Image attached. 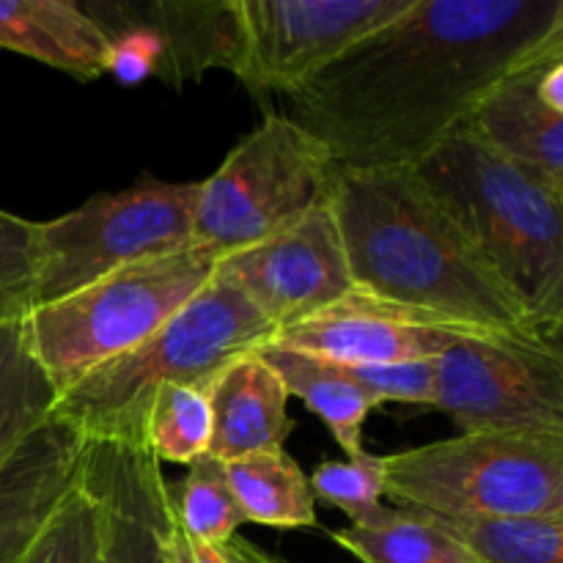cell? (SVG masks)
Here are the masks:
<instances>
[{"label": "cell", "mask_w": 563, "mask_h": 563, "mask_svg": "<svg viewBox=\"0 0 563 563\" xmlns=\"http://www.w3.org/2000/svg\"><path fill=\"white\" fill-rule=\"evenodd\" d=\"M563 53V0H412L286 97L333 168L412 170L504 77Z\"/></svg>", "instance_id": "cell-1"}, {"label": "cell", "mask_w": 563, "mask_h": 563, "mask_svg": "<svg viewBox=\"0 0 563 563\" xmlns=\"http://www.w3.org/2000/svg\"><path fill=\"white\" fill-rule=\"evenodd\" d=\"M328 203L357 291L504 339L550 344L416 170L333 168Z\"/></svg>", "instance_id": "cell-2"}, {"label": "cell", "mask_w": 563, "mask_h": 563, "mask_svg": "<svg viewBox=\"0 0 563 563\" xmlns=\"http://www.w3.org/2000/svg\"><path fill=\"white\" fill-rule=\"evenodd\" d=\"M412 170L515 295L539 335L561 344L563 198L500 159L465 124Z\"/></svg>", "instance_id": "cell-3"}, {"label": "cell", "mask_w": 563, "mask_h": 563, "mask_svg": "<svg viewBox=\"0 0 563 563\" xmlns=\"http://www.w3.org/2000/svg\"><path fill=\"white\" fill-rule=\"evenodd\" d=\"M273 335V324L214 269V278L157 333L60 390L53 418L82 443L143 445V423L157 390H207L231 361L256 352Z\"/></svg>", "instance_id": "cell-4"}, {"label": "cell", "mask_w": 563, "mask_h": 563, "mask_svg": "<svg viewBox=\"0 0 563 563\" xmlns=\"http://www.w3.org/2000/svg\"><path fill=\"white\" fill-rule=\"evenodd\" d=\"M220 256L207 245L113 269L25 317L31 352L58 390L157 333L209 280Z\"/></svg>", "instance_id": "cell-5"}, {"label": "cell", "mask_w": 563, "mask_h": 563, "mask_svg": "<svg viewBox=\"0 0 563 563\" xmlns=\"http://www.w3.org/2000/svg\"><path fill=\"white\" fill-rule=\"evenodd\" d=\"M385 495L438 517L563 515V438L460 434L388 454Z\"/></svg>", "instance_id": "cell-6"}, {"label": "cell", "mask_w": 563, "mask_h": 563, "mask_svg": "<svg viewBox=\"0 0 563 563\" xmlns=\"http://www.w3.org/2000/svg\"><path fill=\"white\" fill-rule=\"evenodd\" d=\"M198 181L143 174L119 192H99L71 212L36 223L33 308L47 306L113 269L196 245Z\"/></svg>", "instance_id": "cell-7"}, {"label": "cell", "mask_w": 563, "mask_h": 563, "mask_svg": "<svg viewBox=\"0 0 563 563\" xmlns=\"http://www.w3.org/2000/svg\"><path fill=\"white\" fill-rule=\"evenodd\" d=\"M333 163L286 113H267L198 181L192 240L220 258L256 245L328 201Z\"/></svg>", "instance_id": "cell-8"}, {"label": "cell", "mask_w": 563, "mask_h": 563, "mask_svg": "<svg viewBox=\"0 0 563 563\" xmlns=\"http://www.w3.org/2000/svg\"><path fill=\"white\" fill-rule=\"evenodd\" d=\"M434 407L462 434L563 438L561 346L520 339H460L438 355Z\"/></svg>", "instance_id": "cell-9"}, {"label": "cell", "mask_w": 563, "mask_h": 563, "mask_svg": "<svg viewBox=\"0 0 563 563\" xmlns=\"http://www.w3.org/2000/svg\"><path fill=\"white\" fill-rule=\"evenodd\" d=\"M412 0H231V75L253 93L289 97Z\"/></svg>", "instance_id": "cell-10"}, {"label": "cell", "mask_w": 563, "mask_h": 563, "mask_svg": "<svg viewBox=\"0 0 563 563\" xmlns=\"http://www.w3.org/2000/svg\"><path fill=\"white\" fill-rule=\"evenodd\" d=\"M218 275L247 297L275 333L355 291L328 201L256 245L220 258Z\"/></svg>", "instance_id": "cell-11"}, {"label": "cell", "mask_w": 563, "mask_h": 563, "mask_svg": "<svg viewBox=\"0 0 563 563\" xmlns=\"http://www.w3.org/2000/svg\"><path fill=\"white\" fill-rule=\"evenodd\" d=\"M80 5L113 38L115 60L135 55L143 75L185 86L234 66L231 0H80Z\"/></svg>", "instance_id": "cell-12"}, {"label": "cell", "mask_w": 563, "mask_h": 563, "mask_svg": "<svg viewBox=\"0 0 563 563\" xmlns=\"http://www.w3.org/2000/svg\"><path fill=\"white\" fill-rule=\"evenodd\" d=\"M460 339H504V335L465 328L460 322L412 311L355 289L324 311L278 330L267 344L324 357L341 366H377V363L432 361Z\"/></svg>", "instance_id": "cell-13"}, {"label": "cell", "mask_w": 563, "mask_h": 563, "mask_svg": "<svg viewBox=\"0 0 563 563\" xmlns=\"http://www.w3.org/2000/svg\"><path fill=\"white\" fill-rule=\"evenodd\" d=\"M80 484L97 511L102 563H168L170 482L146 445L86 443Z\"/></svg>", "instance_id": "cell-14"}, {"label": "cell", "mask_w": 563, "mask_h": 563, "mask_svg": "<svg viewBox=\"0 0 563 563\" xmlns=\"http://www.w3.org/2000/svg\"><path fill=\"white\" fill-rule=\"evenodd\" d=\"M559 55L563 53L504 77L478 102L465 126L500 159L563 198V113H555L539 97V75Z\"/></svg>", "instance_id": "cell-15"}, {"label": "cell", "mask_w": 563, "mask_h": 563, "mask_svg": "<svg viewBox=\"0 0 563 563\" xmlns=\"http://www.w3.org/2000/svg\"><path fill=\"white\" fill-rule=\"evenodd\" d=\"M82 440L47 421L0 462V563H16L77 484Z\"/></svg>", "instance_id": "cell-16"}, {"label": "cell", "mask_w": 563, "mask_h": 563, "mask_svg": "<svg viewBox=\"0 0 563 563\" xmlns=\"http://www.w3.org/2000/svg\"><path fill=\"white\" fill-rule=\"evenodd\" d=\"M209 449L223 465L262 451H278L289 440V390L258 352L231 361L207 388Z\"/></svg>", "instance_id": "cell-17"}, {"label": "cell", "mask_w": 563, "mask_h": 563, "mask_svg": "<svg viewBox=\"0 0 563 563\" xmlns=\"http://www.w3.org/2000/svg\"><path fill=\"white\" fill-rule=\"evenodd\" d=\"M0 49L75 80L115 71V44L77 0H0Z\"/></svg>", "instance_id": "cell-18"}, {"label": "cell", "mask_w": 563, "mask_h": 563, "mask_svg": "<svg viewBox=\"0 0 563 563\" xmlns=\"http://www.w3.org/2000/svg\"><path fill=\"white\" fill-rule=\"evenodd\" d=\"M256 352L284 379L289 396H297L330 429L344 456H357L366 451L363 427L374 407H379V399L352 377L350 368L275 344L258 346Z\"/></svg>", "instance_id": "cell-19"}, {"label": "cell", "mask_w": 563, "mask_h": 563, "mask_svg": "<svg viewBox=\"0 0 563 563\" xmlns=\"http://www.w3.org/2000/svg\"><path fill=\"white\" fill-rule=\"evenodd\" d=\"M225 478L245 522L280 531L317 528V498L311 484L286 449L229 462Z\"/></svg>", "instance_id": "cell-20"}, {"label": "cell", "mask_w": 563, "mask_h": 563, "mask_svg": "<svg viewBox=\"0 0 563 563\" xmlns=\"http://www.w3.org/2000/svg\"><path fill=\"white\" fill-rule=\"evenodd\" d=\"M58 385L31 352L25 319L0 324V462L53 421Z\"/></svg>", "instance_id": "cell-21"}, {"label": "cell", "mask_w": 563, "mask_h": 563, "mask_svg": "<svg viewBox=\"0 0 563 563\" xmlns=\"http://www.w3.org/2000/svg\"><path fill=\"white\" fill-rule=\"evenodd\" d=\"M427 517L471 563H563V515Z\"/></svg>", "instance_id": "cell-22"}, {"label": "cell", "mask_w": 563, "mask_h": 563, "mask_svg": "<svg viewBox=\"0 0 563 563\" xmlns=\"http://www.w3.org/2000/svg\"><path fill=\"white\" fill-rule=\"evenodd\" d=\"M330 537L361 563H471L454 539L410 509L383 506L366 522L339 528Z\"/></svg>", "instance_id": "cell-23"}, {"label": "cell", "mask_w": 563, "mask_h": 563, "mask_svg": "<svg viewBox=\"0 0 563 563\" xmlns=\"http://www.w3.org/2000/svg\"><path fill=\"white\" fill-rule=\"evenodd\" d=\"M170 500L176 526L192 542L220 548L236 537L240 526H245L240 504L225 478V465L209 454L187 465V476L179 487L170 484Z\"/></svg>", "instance_id": "cell-24"}, {"label": "cell", "mask_w": 563, "mask_h": 563, "mask_svg": "<svg viewBox=\"0 0 563 563\" xmlns=\"http://www.w3.org/2000/svg\"><path fill=\"white\" fill-rule=\"evenodd\" d=\"M143 445L157 462L190 465L209 449L207 390L192 385H165L148 405Z\"/></svg>", "instance_id": "cell-25"}, {"label": "cell", "mask_w": 563, "mask_h": 563, "mask_svg": "<svg viewBox=\"0 0 563 563\" xmlns=\"http://www.w3.org/2000/svg\"><path fill=\"white\" fill-rule=\"evenodd\" d=\"M16 563H102L97 511L82 489L80 473L75 487L55 506L38 537Z\"/></svg>", "instance_id": "cell-26"}, {"label": "cell", "mask_w": 563, "mask_h": 563, "mask_svg": "<svg viewBox=\"0 0 563 563\" xmlns=\"http://www.w3.org/2000/svg\"><path fill=\"white\" fill-rule=\"evenodd\" d=\"M313 498L350 517V526L366 522L383 509L385 456L363 454L344 456L339 462H322L308 476Z\"/></svg>", "instance_id": "cell-27"}, {"label": "cell", "mask_w": 563, "mask_h": 563, "mask_svg": "<svg viewBox=\"0 0 563 563\" xmlns=\"http://www.w3.org/2000/svg\"><path fill=\"white\" fill-rule=\"evenodd\" d=\"M36 284V220L0 209V324L33 311Z\"/></svg>", "instance_id": "cell-28"}, {"label": "cell", "mask_w": 563, "mask_h": 563, "mask_svg": "<svg viewBox=\"0 0 563 563\" xmlns=\"http://www.w3.org/2000/svg\"><path fill=\"white\" fill-rule=\"evenodd\" d=\"M352 377L383 401L434 407L438 390V357L432 361L377 363V366H346Z\"/></svg>", "instance_id": "cell-29"}, {"label": "cell", "mask_w": 563, "mask_h": 563, "mask_svg": "<svg viewBox=\"0 0 563 563\" xmlns=\"http://www.w3.org/2000/svg\"><path fill=\"white\" fill-rule=\"evenodd\" d=\"M220 553H223V559L229 563H289V561L280 559V555H275V553H269V550L258 548V544L247 542V539H242L240 533H236V537H231L225 544H220Z\"/></svg>", "instance_id": "cell-30"}, {"label": "cell", "mask_w": 563, "mask_h": 563, "mask_svg": "<svg viewBox=\"0 0 563 563\" xmlns=\"http://www.w3.org/2000/svg\"><path fill=\"white\" fill-rule=\"evenodd\" d=\"M168 563H196V555H192L190 539L185 537L179 526H174L168 539Z\"/></svg>", "instance_id": "cell-31"}, {"label": "cell", "mask_w": 563, "mask_h": 563, "mask_svg": "<svg viewBox=\"0 0 563 563\" xmlns=\"http://www.w3.org/2000/svg\"><path fill=\"white\" fill-rule=\"evenodd\" d=\"M190 548L192 555H196V563H229L223 559V553H220V548H212V544H201L190 539Z\"/></svg>", "instance_id": "cell-32"}]
</instances>
